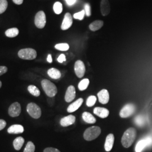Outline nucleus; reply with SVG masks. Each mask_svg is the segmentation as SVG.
Listing matches in <instances>:
<instances>
[{
    "mask_svg": "<svg viewBox=\"0 0 152 152\" xmlns=\"http://www.w3.org/2000/svg\"><path fill=\"white\" fill-rule=\"evenodd\" d=\"M16 5H21L23 2V0H12Z\"/></svg>",
    "mask_w": 152,
    "mask_h": 152,
    "instance_id": "nucleus-40",
    "label": "nucleus"
},
{
    "mask_svg": "<svg viewBox=\"0 0 152 152\" xmlns=\"http://www.w3.org/2000/svg\"><path fill=\"white\" fill-rule=\"evenodd\" d=\"M90 83V81L87 78H85L80 82L78 83V89L80 91H84L87 88Z\"/></svg>",
    "mask_w": 152,
    "mask_h": 152,
    "instance_id": "nucleus-26",
    "label": "nucleus"
},
{
    "mask_svg": "<svg viewBox=\"0 0 152 152\" xmlns=\"http://www.w3.org/2000/svg\"><path fill=\"white\" fill-rule=\"evenodd\" d=\"M98 97L99 101L100 103L106 104L108 103L109 100V94L108 91L106 89L102 90L98 92Z\"/></svg>",
    "mask_w": 152,
    "mask_h": 152,
    "instance_id": "nucleus-13",
    "label": "nucleus"
},
{
    "mask_svg": "<svg viewBox=\"0 0 152 152\" xmlns=\"http://www.w3.org/2000/svg\"><path fill=\"white\" fill-rule=\"evenodd\" d=\"M54 11L56 14H60L63 11V6L60 2H56L53 6Z\"/></svg>",
    "mask_w": 152,
    "mask_h": 152,
    "instance_id": "nucleus-27",
    "label": "nucleus"
},
{
    "mask_svg": "<svg viewBox=\"0 0 152 152\" xmlns=\"http://www.w3.org/2000/svg\"><path fill=\"white\" fill-rule=\"evenodd\" d=\"M85 14L87 16H90L91 15V7L88 4H86L85 5Z\"/></svg>",
    "mask_w": 152,
    "mask_h": 152,
    "instance_id": "nucleus-34",
    "label": "nucleus"
},
{
    "mask_svg": "<svg viewBox=\"0 0 152 152\" xmlns=\"http://www.w3.org/2000/svg\"><path fill=\"white\" fill-rule=\"evenodd\" d=\"M100 11L103 16H106L109 14L110 6L108 0H102L100 3Z\"/></svg>",
    "mask_w": 152,
    "mask_h": 152,
    "instance_id": "nucleus-17",
    "label": "nucleus"
},
{
    "mask_svg": "<svg viewBox=\"0 0 152 152\" xmlns=\"http://www.w3.org/2000/svg\"><path fill=\"white\" fill-rule=\"evenodd\" d=\"M47 61H48L49 63H52V61H53V59H52L51 55H48V58H47Z\"/></svg>",
    "mask_w": 152,
    "mask_h": 152,
    "instance_id": "nucleus-41",
    "label": "nucleus"
},
{
    "mask_svg": "<svg viewBox=\"0 0 152 152\" xmlns=\"http://www.w3.org/2000/svg\"><path fill=\"white\" fill-rule=\"evenodd\" d=\"M104 22L102 20H95L89 25V28L93 32L96 31L103 26Z\"/></svg>",
    "mask_w": 152,
    "mask_h": 152,
    "instance_id": "nucleus-22",
    "label": "nucleus"
},
{
    "mask_svg": "<svg viewBox=\"0 0 152 152\" xmlns=\"http://www.w3.org/2000/svg\"><path fill=\"white\" fill-rule=\"evenodd\" d=\"M7 71V68L5 66H0V76L5 74Z\"/></svg>",
    "mask_w": 152,
    "mask_h": 152,
    "instance_id": "nucleus-36",
    "label": "nucleus"
},
{
    "mask_svg": "<svg viewBox=\"0 0 152 152\" xmlns=\"http://www.w3.org/2000/svg\"><path fill=\"white\" fill-rule=\"evenodd\" d=\"M83 102V99L82 98H79L75 102L71 104L67 108V111L69 113H72L75 112L77 109L81 106Z\"/></svg>",
    "mask_w": 152,
    "mask_h": 152,
    "instance_id": "nucleus-18",
    "label": "nucleus"
},
{
    "mask_svg": "<svg viewBox=\"0 0 152 152\" xmlns=\"http://www.w3.org/2000/svg\"><path fill=\"white\" fill-rule=\"evenodd\" d=\"M58 61L60 63H62L63 62L66 61V58H65V55L61 54L58 58Z\"/></svg>",
    "mask_w": 152,
    "mask_h": 152,
    "instance_id": "nucleus-37",
    "label": "nucleus"
},
{
    "mask_svg": "<svg viewBox=\"0 0 152 152\" xmlns=\"http://www.w3.org/2000/svg\"><path fill=\"white\" fill-rule=\"evenodd\" d=\"M27 110L28 114L34 119H38L41 116V109L36 104L33 103L28 104Z\"/></svg>",
    "mask_w": 152,
    "mask_h": 152,
    "instance_id": "nucleus-5",
    "label": "nucleus"
},
{
    "mask_svg": "<svg viewBox=\"0 0 152 152\" xmlns=\"http://www.w3.org/2000/svg\"><path fill=\"white\" fill-rule=\"evenodd\" d=\"M75 71L76 76L78 78H82L85 75L86 68L83 62L81 60L76 61L75 64Z\"/></svg>",
    "mask_w": 152,
    "mask_h": 152,
    "instance_id": "nucleus-9",
    "label": "nucleus"
},
{
    "mask_svg": "<svg viewBox=\"0 0 152 152\" xmlns=\"http://www.w3.org/2000/svg\"><path fill=\"white\" fill-rule=\"evenodd\" d=\"M135 124L139 126H143L145 124V119L142 115H138L135 118Z\"/></svg>",
    "mask_w": 152,
    "mask_h": 152,
    "instance_id": "nucleus-28",
    "label": "nucleus"
},
{
    "mask_svg": "<svg viewBox=\"0 0 152 152\" xmlns=\"http://www.w3.org/2000/svg\"><path fill=\"white\" fill-rule=\"evenodd\" d=\"M35 146L32 141H28L25 148L24 152H34Z\"/></svg>",
    "mask_w": 152,
    "mask_h": 152,
    "instance_id": "nucleus-31",
    "label": "nucleus"
},
{
    "mask_svg": "<svg viewBox=\"0 0 152 152\" xmlns=\"http://www.w3.org/2000/svg\"><path fill=\"white\" fill-rule=\"evenodd\" d=\"M152 145V137L147 136L141 139L136 144L135 147V152H141L145 148L149 147Z\"/></svg>",
    "mask_w": 152,
    "mask_h": 152,
    "instance_id": "nucleus-6",
    "label": "nucleus"
},
{
    "mask_svg": "<svg viewBox=\"0 0 152 152\" xmlns=\"http://www.w3.org/2000/svg\"><path fill=\"white\" fill-rule=\"evenodd\" d=\"M24 142V139L22 137H18L13 141V145L16 151H19L23 147Z\"/></svg>",
    "mask_w": 152,
    "mask_h": 152,
    "instance_id": "nucleus-23",
    "label": "nucleus"
},
{
    "mask_svg": "<svg viewBox=\"0 0 152 152\" xmlns=\"http://www.w3.org/2000/svg\"><path fill=\"white\" fill-rule=\"evenodd\" d=\"M76 121V117L73 115H69L68 116L62 118L60 121L61 126L63 127H67L75 124Z\"/></svg>",
    "mask_w": 152,
    "mask_h": 152,
    "instance_id": "nucleus-14",
    "label": "nucleus"
},
{
    "mask_svg": "<svg viewBox=\"0 0 152 152\" xmlns=\"http://www.w3.org/2000/svg\"><path fill=\"white\" fill-rule=\"evenodd\" d=\"M28 90L30 94L34 96H39L40 95V91L37 87L34 85H30L28 87Z\"/></svg>",
    "mask_w": 152,
    "mask_h": 152,
    "instance_id": "nucleus-25",
    "label": "nucleus"
},
{
    "mask_svg": "<svg viewBox=\"0 0 152 152\" xmlns=\"http://www.w3.org/2000/svg\"><path fill=\"white\" fill-rule=\"evenodd\" d=\"M76 98V89L73 86H69L68 87L65 93V100L68 103L71 102Z\"/></svg>",
    "mask_w": 152,
    "mask_h": 152,
    "instance_id": "nucleus-12",
    "label": "nucleus"
},
{
    "mask_svg": "<svg viewBox=\"0 0 152 152\" xmlns=\"http://www.w3.org/2000/svg\"><path fill=\"white\" fill-rule=\"evenodd\" d=\"M19 34V30L16 28H12L7 29L5 32L6 36L8 37H15Z\"/></svg>",
    "mask_w": 152,
    "mask_h": 152,
    "instance_id": "nucleus-24",
    "label": "nucleus"
},
{
    "mask_svg": "<svg viewBox=\"0 0 152 152\" xmlns=\"http://www.w3.org/2000/svg\"><path fill=\"white\" fill-rule=\"evenodd\" d=\"M135 111V107L132 104H128L125 105L121 110L120 117L121 118H127L134 113Z\"/></svg>",
    "mask_w": 152,
    "mask_h": 152,
    "instance_id": "nucleus-8",
    "label": "nucleus"
},
{
    "mask_svg": "<svg viewBox=\"0 0 152 152\" xmlns=\"http://www.w3.org/2000/svg\"><path fill=\"white\" fill-rule=\"evenodd\" d=\"M85 15V10H82V11H80L78 12L75 13L73 15L74 18H75L76 19H78L80 20H82L83 19L84 16Z\"/></svg>",
    "mask_w": 152,
    "mask_h": 152,
    "instance_id": "nucleus-33",
    "label": "nucleus"
},
{
    "mask_svg": "<svg viewBox=\"0 0 152 152\" xmlns=\"http://www.w3.org/2000/svg\"><path fill=\"white\" fill-rule=\"evenodd\" d=\"M34 23L37 27L42 29L45 27L46 23V15L43 11H40L37 13L35 16Z\"/></svg>",
    "mask_w": 152,
    "mask_h": 152,
    "instance_id": "nucleus-7",
    "label": "nucleus"
},
{
    "mask_svg": "<svg viewBox=\"0 0 152 152\" xmlns=\"http://www.w3.org/2000/svg\"><path fill=\"white\" fill-rule=\"evenodd\" d=\"M65 1L68 6L73 5L76 2V0H65Z\"/></svg>",
    "mask_w": 152,
    "mask_h": 152,
    "instance_id": "nucleus-39",
    "label": "nucleus"
},
{
    "mask_svg": "<svg viewBox=\"0 0 152 152\" xmlns=\"http://www.w3.org/2000/svg\"><path fill=\"white\" fill-rule=\"evenodd\" d=\"M6 126V122L4 120H0V131L3 130Z\"/></svg>",
    "mask_w": 152,
    "mask_h": 152,
    "instance_id": "nucleus-38",
    "label": "nucleus"
},
{
    "mask_svg": "<svg viewBox=\"0 0 152 152\" xmlns=\"http://www.w3.org/2000/svg\"><path fill=\"white\" fill-rule=\"evenodd\" d=\"M48 74L49 77H50L51 78L55 79V80L59 79L61 76L60 71L54 68L49 69L48 71Z\"/></svg>",
    "mask_w": 152,
    "mask_h": 152,
    "instance_id": "nucleus-21",
    "label": "nucleus"
},
{
    "mask_svg": "<svg viewBox=\"0 0 152 152\" xmlns=\"http://www.w3.org/2000/svg\"><path fill=\"white\" fill-rule=\"evenodd\" d=\"M18 56L22 59L33 60L37 57V52L31 48L22 49L18 52Z\"/></svg>",
    "mask_w": 152,
    "mask_h": 152,
    "instance_id": "nucleus-4",
    "label": "nucleus"
},
{
    "mask_svg": "<svg viewBox=\"0 0 152 152\" xmlns=\"http://www.w3.org/2000/svg\"><path fill=\"white\" fill-rule=\"evenodd\" d=\"M55 48L60 51H67L69 49V46L68 44L66 43H62V44H56L55 46Z\"/></svg>",
    "mask_w": 152,
    "mask_h": 152,
    "instance_id": "nucleus-29",
    "label": "nucleus"
},
{
    "mask_svg": "<svg viewBox=\"0 0 152 152\" xmlns=\"http://www.w3.org/2000/svg\"><path fill=\"white\" fill-rule=\"evenodd\" d=\"M1 86H2V82L0 81V88L1 87Z\"/></svg>",
    "mask_w": 152,
    "mask_h": 152,
    "instance_id": "nucleus-42",
    "label": "nucleus"
},
{
    "mask_svg": "<svg viewBox=\"0 0 152 152\" xmlns=\"http://www.w3.org/2000/svg\"><path fill=\"white\" fill-rule=\"evenodd\" d=\"M136 136V131L134 128L131 127L125 131L122 137L121 142L125 148H129L135 141Z\"/></svg>",
    "mask_w": 152,
    "mask_h": 152,
    "instance_id": "nucleus-1",
    "label": "nucleus"
},
{
    "mask_svg": "<svg viewBox=\"0 0 152 152\" xmlns=\"http://www.w3.org/2000/svg\"><path fill=\"white\" fill-rule=\"evenodd\" d=\"M73 24V19L71 14L67 12L65 14L63 21L62 22L61 28L62 30L65 31L71 27Z\"/></svg>",
    "mask_w": 152,
    "mask_h": 152,
    "instance_id": "nucleus-11",
    "label": "nucleus"
},
{
    "mask_svg": "<svg viewBox=\"0 0 152 152\" xmlns=\"http://www.w3.org/2000/svg\"><path fill=\"white\" fill-rule=\"evenodd\" d=\"M22 109L20 104L16 102L12 104L9 108V114L12 117H16L19 116L21 113Z\"/></svg>",
    "mask_w": 152,
    "mask_h": 152,
    "instance_id": "nucleus-10",
    "label": "nucleus"
},
{
    "mask_svg": "<svg viewBox=\"0 0 152 152\" xmlns=\"http://www.w3.org/2000/svg\"><path fill=\"white\" fill-rule=\"evenodd\" d=\"M7 132L11 134H22L24 132V128H23V126L22 125H12L8 129Z\"/></svg>",
    "mask_w": 152,
    "mask_h": 152,
    "instance_id": "nucleus-19",
    "label": "nucleus"
},
{
    "mask_svg": "<svg viewBox=\"0 0 152 152\" xmlns=\"http://www.w3.org/2000/svg\"><path fill=\"white\" fill-rule=\"evenodd\" d=\"M101 134V129L99 126H92L87 129L83 134V137L87 141H92Z\"/></svg>",
    "mask_w": 152,
    "mask_h": 152,
    "instance_id": "nucleus-3",
    "label": "nucleus"
},
{
    "mask_svg": "<svg viewBox=\"0 0 152 152\" xmlns=\"http://www.w3.org/2000/svg\"><path fill=\"white\" fill-rule=\"evenodd\" d=\"M114 136L113 134H110L106 137L104 144V148L107 152H110L114 144Z\"/></svg>",
    "mask_w": 152,
    "mask_h": 152,
    "instance_id": "nucleus-15",
    "label": "nucleus"
},
{
    "mask_svg": "<svg viewBox=\"0 0 152 152\" xmlns=\"http://www.w3.org/2000/svg\"><path fill=\"white\" fill-rule=\"evenodd\" d=\"M41 85L46 94L50 98L55 96L58 92L56 86L48 80H43L41 81Z\"/></svg>",
    "mask_w": 152,
    "mask_h": 152,
    "instance_id": "nucleus-2",
    "label": "nucleus"
},
{
    "mask_svg": "<svg viewBox=\"0 0 152 152\" xmlns=\"http://www.w3.org/2000/svg\"><path fill=\"white\" fill-rule=\"evenodd\" d=\"M44 152H60L59 150L54 148H47L44 149Z\"/></svg>",
    "mask_w": 152,
    "mask_h": 152,
    "instance_id": "nucleus-35",
    "label": "nucleus"
},
{
    "mask_svg": "<svg viewBox=\"0 0 152 152\" xmlns=\"http://www.w3.org/2000/svg\"><path fill=\"white\" fill-rule=\"evenodd\" d=\"M7 0H0V14L4 13L7 7Z\"/></svg>",
    "mask_w": 152,
    "mask_h": 152,
    "instance_id": "nucleus-32",
    "label": "nucleus"
},
{
    "mask_svg": "<svg viewBox=\"0 0 152 152\" xmlns=\"http://www.w3.org/2000/svg\"><path fill=\"white\" fill-rule=\"evenodd\" d=\"M82 118L83 121L88 123V124H93L94 123L96 122V118L92 115V114L87 112H85L83 113L82 114Z\"/></svg>",
    "mask_w": 152,
    "mask_h": 152,
    "instance_id": "nucleus-20",
    "label": "nucleus"
},
{
    "mask_svg": "<svg viewBox=\"0 0 152 152\" xmlns=\"http://www.w3.org/2000/svg\"><path fill=\"white\" fill-rule=\"evenodd\" d=\"M94 114L98 115V117L105 118H107L109 114V111L108 109L102 107H96L94 109Z\"/></svg>",
    "mask_w": 152,
    "mask_h": 152,
    "instance_id": "nucleus-16",
    "label": "nucleus"
},
{
    "mask_svg": "<svg viewBox=\"0 0 152 152\" xmlns=\"http://www.w3.org/2000/svg\"><path fill=\"white\" fill-rule=\"evenodd\" d=\"M96 97L95 96L91 95L88 98H87V101H86V105L87 107H91L94 105V104L96 102Z\"/></svg>",
    "mask_w": 152,
    "mask_h": 152,
    "instance_id": "nucleus-30",
    "label": "nucleus"
}]
</instances>
